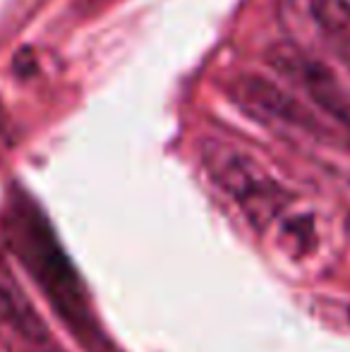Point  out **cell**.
I'll return each mask as SVG.
<instances>
[{
    "instance_id": "3957f363",
    "label": "cell",
    "mask_w": 350,
    "mask_h": 352,
    "mask_svg": "<svg viewBox=\"0 0 350 352\" xmlns=\"http://www.w3.org/2000/svg\"><path fill=\"white\" fill-rule=\"evenodd\" d=\"M230 98L243 108L254 120H262L266 125L285 127V130L300 132L305 137H312L317 142L327 144H343L350 148L341 130L333 122H329L317 108L305 103L288 89H281L271 79L259 74L238 77L228 89Z\"/></svg>"
},
{
    "instance_id": "6da1fadb",
    "label": "cell",
    "mask_w": 350,
    "mask_h": 352,
    "mask_svg": "<svg viewBox=\"0 0 350 352\" xmlns=\"http://www.w3.org/2000/svg\"><path fill=\"white\" fill-rule=\"evenodd\" d=\"M5 232L17 259L29 271L63 324L70 329V333L77 336V340L91 352H101L103 336L91 314L80 276L63 252L46 216L29 197L14 195L10 199L5 213Z\"/></svg>"
},
{
    "instance_id": "52a82bcc",
    "label": "cell",
    "mask_w": 350,
    "mask_h": 352,
    "mask_svg": "<svg viewBox=\"0 0 350 352\" xmlns=\"http://www.w3.org/2000/svg\"><path fill=\"white\" fill-rule=\"evenodd\" d=\"M29 352H67V350L63 348L61 343H58V338H51V340H46V343H41V345H36V348H32Z\"/></svg>"
},
{
    "instance_id": "7a4b0ae2",
    "label": "cell",
    "mask_w": 350,
    "mask_h": 352,
    "mask_svg": "<svg viewBox=\"0 0 350 352\" xmlns=\"http://www.w3.org/2000/svg\"><path fill=\"white\" fill-rule=\"evenodd\" d=\"M201 163L214 185L230 197L254 232H266L293 211L295 197L276 175L266 170L257 156L233 144L209 140L201 144Z\"/></svg>"
},
{
    "instance_id": "277c9868",
    "label": "cell",
    "mask_w": 350,
    "mask_h": 352,
    "mask_svg": "<svg viewBox=\"0 0 350 352\" xmlns=\"http://www.w3.org/2000/svg\"><path fill=\"white\" fill-rule=\"evenodd\" d=\"M269 65L295 89L305 91L312 108L346 135L350 144V94L322 60L295 46H276L269 51Z\"/></svg>"
},
{
    "instance_id": "ba28073f",
    "label": "cell",
    "mask_w": 350,
    "mask_h": 352,
    "mask_svg": "<svg viewBox=\"0 0 350 352\" xmlns=\"http://www.w3.org/2000/svg\"><path fill=\"white\" fill-rule=\"evenodd\" d=\"M3 125H5V108H3V103H0V132H3Z\"/></svg>"
},
{
    "instance_id": "5b68a950",
    "label": "cell",
    "mask_w": 350,
    "mask_h": 352,
    "mask_svg": "<svg viewBox=\"0 0 350 352\" xmlns=\"http://www.w3.org/2000/svg\"><path fill=\"white\" fill-rule=\"evenodd\" d=\"M53 338L46 319L22 283L12 274L5 256L0 254V345L5 352H24L32 345Z\"/></svg>"
},
{
    "instance_id": "8992f818",
    "label": "cell",
    "mask_w": 350,
    "mask_h": 352,
    "mask_svg": "<svg viewBox=\"0 0 350 352\" xmlns=\"http://www.w3.org/2000/svg\"><path fill=\"white\" fill-rule=\"evenodd\" d=\"M317 38L350 67V0H298Z\"/></svg>"
}]
</instances>
